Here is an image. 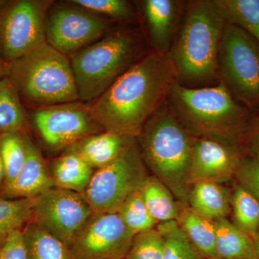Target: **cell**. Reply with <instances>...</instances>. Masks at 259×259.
Masks as SVG:
<instances>
[{
	"mask_svg": "<svg viewBox=\"0 0 259 259\" xmlns=\"http://www.w3.org/2000/svg\"><path fill=\"white\" fill-rule=\"evenodd\" d=\"M136 144L134 136L103 131L83 138L66 151L77 155L94 169H98L115 161Z\"/></svg>",
	"mask_w": 259,
	"mask_h": 259,
	"instance_id": "obj_17",
	"label": "cell"
},
{
	"mask_svg": "<svg viewBox=\"0 0 259 259\" xmlns=\"http://www.w3.org/2000/svg\"><path fill=\"white\" fill-rule=\"evenodd\" d=\"M117 213L125 226L135 235L152 229L158 224L148 211L141 190L129 195L117 209Z\"/></svg>",
	"mask_w": 259,
	"mask_h": 259,
	"instance_id": "obj_30",
	"label": "cell"
},
{
	"mask_svg": "<svg viewBox=\"0 0 259 259\" xmlns=\"http://www.w3.org/2000/svg\"><path fill=\"white\" fill-rule=\"evenodd\" d=\"M215 256L220 259H256L251 237L240 231L227 218L214 221Z\"/></svg>",
	"mask_w": 259,
	"mask_h": 259,
	"instance_id": "obj_20",
	"label": "cell"
},
{
	"mask_svg": "<svg viewBox=\"0 0 259 259\" xmlns=\"http://www.w3.org/2000/svg\"><path fill=\"white\" fill-rule=\"evenodd\" d=\"M227 24L248 32L259 42V0H215Z\"/></svg>",
	"mask_w": 259,
	"mask_h": 259,
	"instance_id": "obj_25",
	"label": "cell"
},
{
	"mask_svg": "<svg viewBox=\"0 0 259 259\" xmlns=\"http://www.w3.org/2000/svg\"><path fill=\"white\" fill-rule=\"evenodd\" d=\"M243 154L241 143L215 138L194 139L190 185L202 182L221 184L236 176Z\"/></svg>",
	"mask_w": 259,
	"mask_h": 259,
	"instance_id": "obj_14",
	"label": "cell"
},
{
	"mask_svg": "<svg viewBox=\"0 0 259 259\" xmlns=\"http://www.w3.org/2000/svg\"><path fill=\"white\" fill-rule=\"evenodd\" d=\"M7 77L22 102L36 108L80 101L69 57L47 42L8 63Z\"/></svg>",
	"mask_w": 259,
	"mask_h": 259,
	"instance_id": "obj_6",
	"label": "cell"
},
{
	"mask_svg": "<svg viewBox=\"0 0 259 259\" xmlns=\"http://www.w3.org/2000/svg\"><path fill=\"white\" fill-rule=\"evenodd\" d=\"M176 83L175 70L167 56L148 51L88 105L103 131L137 138Z\"/></svg>",
	"mask_w": 259,
	"mask_h": 259,
	"instance_id": "obj_1",
	"label": "cell"
},
{
	"mask_svg": "<svg viewBox=\"0 0 259 259\" xmlns=\"http://www.w3.org/2000/svg\"><path fill=\"white\" fill-rule=\"evenodd\" d=\"M148 176L137 143L115 161L95 169L83 195L94 212H117Z\"/></svg>",
	"mask_w": 259,
	"mask_h": 259,
	"instance_id": "obj_8",
	"label": "cell"
},
{
	"mask_svg": "<svg viewBox=\"0 0 259 259\" xmlns=\"http://www.w3.org/2000/svg\"><path fill=\"white\" fill-rule=\"evenodd\" d=\"M233 223L250 237L259 229V202L254 196L237 184L231 195Z\"/></svg>",
	"mask_w": 259,
	"mask_h": 259,
	"instance_id": "obj_26",
	"label": "cell"
},
{
	"mask_svg": "<svg viewBox=\"0 0 259 259\" xmlns=\"http://www.w3.org/2000/svg\"><path fill=\"white\" fill-rule=\"evenodd\" d=\"M32 125L51 149L69 148L91 135L103 131L92 115L89 105L81 101L35 108Z\"/></svg>",
	"mask_w": 259,
	"mask_h": 259,
	"instance_id": "obj_12",
	"label": "cell"
},
{
	"mask_svg": "<svg viewBox=\"0 0 259 259\" xmlns=\"http://www.w3.org/2000/svg\"><path fill=\"white\" fill-rule=\"evenodd\" d=\"M5 1H0V10H1L2 7L4 5Z\"/></svg>",
	"mask_w": 259,
	"mask_h": 259,
	"instance_id": "obj_39",
	"label": "cell"
},
{
	"mask_svg": "<svg viewBox=\"0 0 259 259\" xmlns=\"http://www.w3.org/2000/svg\"><path fill=\"white\" fill-rule=\"evenodd\" d=\"M134 236L117 212H94L68 247L70 257L125 259Z\"/></svg>",
	"mask_w": 259,
	"mask_h": 259,
	"instance_id": "obj_13",
	"label": "cell"
},
{
	"mask_svg": "<svg viewBox=\"0 0 259 259\" xmlns=\"http://www.w3.org/2000/svg\"><path fill=\"white\" fill-rule=\"evenodd\" d=\"M238 184L259 202V154L243 156L236 174Z\"/></svg>",
	"mask_w": 259,
	"mask_h": 259,
	"instance_id": "obj_33",
	"label": "cell"
},
{
	"mask_svg": "<svg viewBox=\"0 0 259 259\" xmlns=\"http://www.w3.org/2000/svg\"><path fill=\"white\" fill-rule=\"evenodd\" d=\"M33 199L0 197V243L15 230L23 229L32 219Z\"/></svg>",
	"mask_w": 259,
	"mask_h": 259,
	"instance_id": "obj_29",
	"label": "cell"
},
{
	"mask_svg": "<svg viewBox=\"0 0 259 259\" xmlns=\"http://www.w3.org/2000/svg\"><path fill=\"white\" fill-rule=\"evenodd\" d=\"M50 171L55 187L83 194L95 169L77 155L65 151L53 162Z\"/></svg>",
	"mask_w": 259,
	"mask_h": 259,
	"instance_id": "obj_19",
	"label": "cell"
},
{
	"mask_svg": "<svg viewBox=\"0 0 259 259\" xmlns=\"http://www.w3.org/2000/svg\"><path fill=\"white\" fill-rule=\"evenodd\" d=\"M51 0L5 2L0 10V53L10 63L47 42L46 22Z\"/></svg>",
	"mask_w": 259,
	"mask_h": 259,
	"instance_id": "obj_9",
	"label": "cell"
},
{
	"mask_svg": "<svg viewBox=\"0 0 259 259\" xmlns=\"http://www.w3.org/2000/svg\"><path fill=\"white\" fill-rule=\"evenodd\" d=\"M156 228L164 241L163 259H206L177 221L159 223Z\"/></svg>",
	"mask_w": 259,
	"mask_h": 259,
	"instance_id": "obj_27",
	"label": "cell"
},
{
	"mask_svg": "<svg viewBox=\"0 0 259 259\" xmlns=\"http://www.w3.org/2000/svg\"><path fill=\"white\" fill-rule=\"evenodd\" d=\"M232 193L217 182H202L191 185L187 197L189 208L211 221L227 218L231 212Z\"/></svg>",
	"mask_w": 259,
	"mask_h": 259,
	"instance_id": "obj_18",
	"label": "cell"
},
{
	"mask_svg": "<svg viewBox=\"0 0 259 259\" xmlns=\"http://www.w3.org/2000/svg\"><path fill=\"white\" fill-rule=\"evenodd\" d=\"M28 259H71L64 242L30 221L23 228Z\"/></svg>",
	"mask_w": 259,
	"mask_h": 259,
	"instance_id": "obj_23",
	"label": "cell"
},
{
	"mask_svg": "<svg viewBox=\"0 0 259 259\" xmlns=\"http://www.w3.org/2000/svg\"><path fill=\"white\" fill-rule=\"evenodd\" d=\"M164 241L156 227L135 235L125 259H163Z\"/></svg>",
	"mask_w": 259,
	"mask_h": 259,
	"instance_id": "obj_32",
	"label": "cell"
},
{
	"mask_svg": "<svg viewBox=\"0 0 259 259\" xmlns=\"http://www.w3.org/2000/svg\"><path fill=\"white\" fill-rule=\"evenodd\" d=\"M0 259H28L23 229L10 232L0 243Z\"/></svg>",
	"mask_w": 259,
	"mask_h": 259,
	"instance_id": "obj_34",
	"label": "cell"
},
{
	"mask_svg": "<svg viewBox=\"0 0 259 259\" xmlns=\"http://www.w3.org/2000/svg\"><path fill=\"white\" fill-rule=\"evenodd\" d=\"M137 3L146 23L148 44L153 52L166 56L183 21L186 2L144 0Z\"/></svg>",
	"mask_w": 259,
	"mask_h": 259,
	"instance_id": "obj_15",
	"label": "cell"
},
{
	"mask_svg": "<svg viewBox=\"0 0 259 259\" xmlns=\"http://www.w3.org/2000/svg\"><path fill=\"white\" fill-rule=\"evenodd\" d=\"M166 102L181 124L196 138L241 144L253 115L221 81L199 88H186L177 82Z\"/></svg>",
	"mask_w": 259,
	"mask_h": 259,
	"instance_id": "obj_3",
	"label": "cell"
},
{
	"mask_svg": "<svg viewBox=\"0 0 259 259\" xmlns=\"http://www.w3.org/2000/svg\"><path fill=\"white\" fill-rule=\"evenodd\" d=\"M190 241L206 259L215 256L216 229L214 221L182 209L177 221Z\"/></svg>",
	"mask_w": 259,
	"mask_h": 259,
	"instance_id": "obj_22",
	"label": "cell"
},
{
	"mask_svg": "<svg viewBox=\"0 0 259 259\" xmlns=\"http://www.w3.org/2000/svg\"><path fill=\"white\" fill-rule=\"evenodd\" d=\"M244 139L248 144V153L259 154V110L253 112Z\"/></svg>",
	"mask_w": 259,
	"mask_h": 259,
	"instance_id": "obj_35",
	"label": "cell"
},
{
	"mask_svg": "<svg viewBox=\"0 0 259 259\" xmlns=\"http://www.w3.org/2000/svg\"><path fill=\"white\" fill-rule=\"evenodd\" d=\"M52 5L46 22L47 42L68 57L108 35L113 28L112 20L76 5Z\"/></svg>",
	"mask_w": 259,
	"mask_h": 259,
	"instance_id": "obj_10",
	"label": "cell"
},
{
	"mask_svg": "<svg viewBox=\"0 0 259 259\" xmlns=\"http://www.w3.org/2000/svg\"><path fill=\"white\" fill-rule=\"evenodd\" d=\"M136 139L146 167L184 208L188 207L195 137L181 124L166 101L146 122Z\"/></svg>",
	"mask_w": 259,
	"mask_h": 259,
	"instance_id": "obj_4",
	"label": "cell"
},
{
	"mask_svg": "<svg viewBox=\"0 0 259 259\" xmlns=\"http://www.w3.org/2000/svg\"><path fill=\"white\" fill-rule=\"evenodd\" d=\"M218 76L233 96L251 112L259 110V42L227 24L218 55Z\"/></svg>",
	"mask_w": 259,
	"mask_h": 259,
	"instance_id": "obj_7",
	"label": "cell"
},
{
	"mask_svg": "<svg viewBox=\"0 0 259 259\" xmlns=\"http://www.w3.org/2000/svg\"><path fill=\"white\" fill-rule=\"evenodd\" d=\"M25 133L0 135V154L5 167V181L3 185L13 182L25 163L26 158Z\"/></svg>",
	"mask_w": 259,
	"mask_h": 259,
	"instance_id": "obj_28",
	"label": "cell"
},
{
	"mask_svg": "<svg viewBox=\"0 0 259 259\" xmlns=\"http://www.w3.org/2000/svg\"><path fill=\"white\" fill-rule=\"evenodd\" d=\"M7 68H8V63L5 62L0 53V81L6 77Z\"/></svg>",
	"mask_w": 259,
	"mask_h": 259,
	"instance_id": "obj_36",
	"label": "cell"
},
{
	"mask_svg": "<svg viewBox=\"0 0 259 259\" xmlns=\"http://www.w3.org/2000/svg\"><path fill=\"white\" fill-rule=\"evenodd\" d=\"M68 3L112 21L126 23L136 17L132 5L125 0H72Z\"/></svg>",
	"mask_w": 259,
	"mask_h": 259,
	"instance_id": "obj_31",
	"label": "cell"
},
{
	"mask_svg": "<svg viewBox=\"0 0 259 259\" xmlns=\"http://www.w3.org/2000/svg\"><path fill=\"white\" fill-rule=\"evenodd\" d=\"M252 240L254 246L255 258L259 259V229L254 236L252 237Z\"/></svg>",
	"mask_w": 259,
	"mask_h": 259,
	"instance_id": "obj_37",
	"label": "cell"
},
{
	"mask_svg": "<svg viewBox=\"0 0 259 259\" xmlns=\"http://www.w3.org/2000/svg\"><path fill=\"white\" fill-rule=\"evenodd\" d=\"M25 163L13 182L2 186L0 197L33 199L47 189L55 187L47 162L27 131L25 133Z\"/></svg>",
	"mask_w": 259,
	"mask_h": 259,
	"instance_id": "obj_16",
	"label": "cell"
},
{
	"mask_svg": "<svg viewBox=\"0 0 259 259\" xmlns=\"http://www.w3.org/2000/svg\"><path fill=\"white\" fill-rule=\"evenodd\" d=\"M207 259H220V258H218V257L214 256V257H212V258H207Z\"/></svg>",
	"mask_w": 259,
	"mask_h": 259,
	"instance_id": "obj_40",
	"label": "cell"
},
{
	"mask_svg": "<svg viewBox=\"0 0 259 259\" xmlns=\"http://www.w3.org/2000/svg\"><path fill=\"white\" fill-rule=\"evenodd\" d=\"M141 28L119 29L70 56L80 101L91 103L147 54Z\"/></svg>",
	"mask_w": 259,
	"mask_h": 259,
	"instance_id": "obj_5",
	"label": "cell"
},
{
	"mask_svg": "<svg viewBox=\"0 0 259 259\" xmlns=\"http://www.w3.org/2000/svg\"><path fill=\"white\" fill-rule=\"evenodd\" d=\"M93 213L82 194L53 187L33 198L31 221L69 247Z\"/></svg>",
	"mask_w": 259,
	"mask_h": 259,
	"instance_id": "obj_11",
	"label": "cell"
},
{
	"mask_svg": "<svg viewBox=\"0 0 259 259\" xmlns=\"http://www.w3.org/2000/svg\"><path fill=\"white\" fill-rule=\"evenodd\" d=\"M28 116L18 92L8 77L0 81V135L26 132Z\"/></svg>",
	"mask_w": 259,
	"mask_h": 259,
	"instance_id": "obj_24",
	"label": "cell"
},
{
	"mask_svg": "<svg viewBox=\"0 0 259 259\" xmlns=\"http://www.w3.org/2000/svg\"><path fill=\"white\" fill-rule=\"evenodd\" d=\"M5 181V167L3 163V159H2L1 154H0V188L4 183Z\"/></svg>",
	"mask_w": 259,
	"mask_h": 259,
	"instance_id": "obj_38",
	"label": "cell"
},
{
	"mask_svg": "<svg viewBox=\"0 0 259 259\" xmlns=\"http://www.w3.org/2000/svg\"><path fill=\"white\" fill-rule=\"evenodd\" d=\"M226 25L215 0L186 2L183 21L166 55L179 84L199 88L219 82L218 55Z\"/></svg>",
	"mask_w": 259,
	"mask_h": 259,
	"instance_id": "obj_2",
	"label": "cell"
},
{
	"mask_svg": "<svg viewBox=\"0 0 259 259\" xmlns=\"http://www.w3.org/2000/svg\"><path fill=\"white\" fill-rule=\"evenodd\" d=\"M146 207L158 223L177 221L184 208L164 184L155 176H148L141 188Z\"/></svg>",
	"mask_w": 259,
	"mask_h": 259,
	"instance_id": "obj_21",
	"label": "cell"
}]
</instances>
